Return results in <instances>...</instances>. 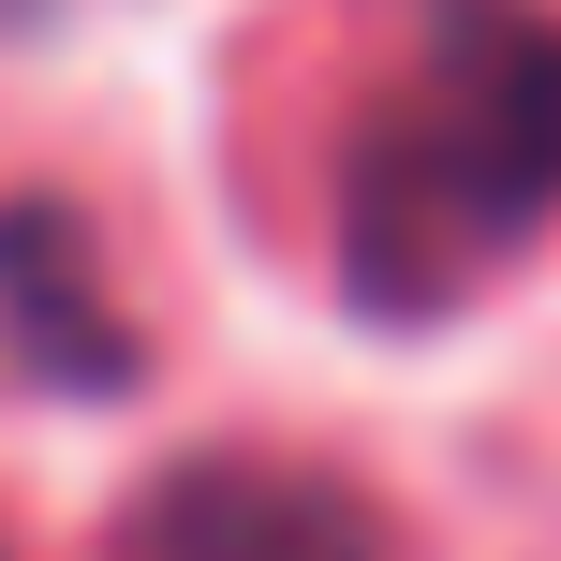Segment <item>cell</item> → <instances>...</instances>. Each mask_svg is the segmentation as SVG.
Listing matches in <instances>:
<instances>
[{
	"label": "cell",
	"mask_w": 561,
	"mask_h": 561,
	"mask_svg": "<svg viewBox=\"0 0 561 561\" xmlns=\"http://www.w3.org/2000/svg\"><path fill=\"white\" fill-rule=\"evenodd\" d=\"M118 561H385V517L310 458H193L134 503Z\"/></svg>",
	"instance_id": "cell-3"
},
{
	"label": "cell",
	"mask_w": 561,
	"mask_h": 561,
	"mask_svg": "<svg viewBox=\"0 0 561 561\" xmlns=\"http://www.w3.org/2000/svg\"><path fill=\"white\" fill-rule=\"evenodd\" d=\"M134 369L148 355H134V310H118L89 222L15 193L0 207V399H118Z\"/></svg>",
	"instance_id": "cell-2"
},
{
	"label": "cell",
	"mask_w": 561,
	"mask_h": 561,
	"mask_svg": "<svg viewBox=\"0 0 561 561\" xmlns=\"http://www.w3.org/2000/svg\"><path fill=\"white\" fill-rule=\"evenodd\" d=\"M340 296L369 325H444L561 222V15L414 0V45L340 134Z\"/></svg>",
	"instance_id": "cell-1"
}]
</instances>
